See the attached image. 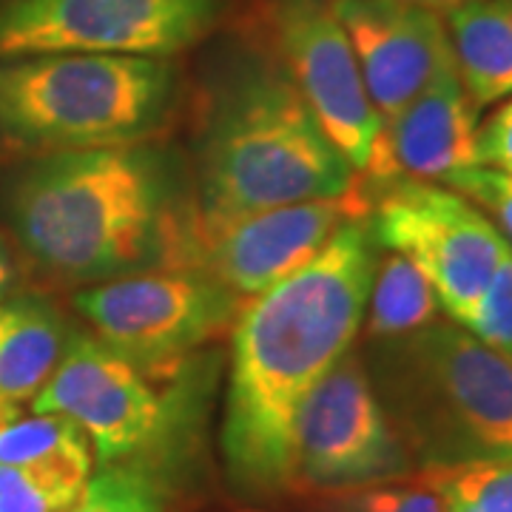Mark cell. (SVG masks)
<instances>
[{"label": "cell", "instance_id": "obj_10", "mask_svg": "<svg viewBox=\"0 0 512 512\" xmlns=\"http://www.w3.org/2000/svg\"><path fill=\"white\" fill-rule=\"evenodd\" d=\"M276 18L293 86L350 165L379 183L384 120L333 6L325 0H282Z\"/></svg>", "mask_w": 512, "mask_h": 512}, {"label": "cell", "instance_id": "obj_8", "mask_svg": "<svg viewBox=\"0 0 512 512\" xmlns=\"http://www.w3.org/2000/svg\"><path fill=\"white\" fill-rule=\"evenodd\" d=\"M220 9L222 0H0V60L177 55L208 35Z\"/></svg>", "mask_w": 512, "mask_h": 512}, {"label": "cell", "instance_id": "obj_20", "mask_svg": "<svg viewBox=\"0 0 512 512\" xmlns=\"http://www.w3.org/2000/svg\"><path fill=\"white\" fill-rule=\"evenodd\" d=\"M447 512H512V458L458 467H421Z\"/></svg>", "mask_w": 512, "mask_h": 512}, {"label": "cell", "instance_id": "obj_13", "mask_svg": "<svg viewBox=\"0 0 512 512\" xmlns=\"http://www.w3.org/2000/svg\"><path fill=\"white\" fill-rule=\"evenodd\" d=\"M365 89L382 120L419 97L444 69L456 66L444 20L404 0H333Z\"/></svg>", "mask_w": 512, "mask_h": 512}, {"label": "cell", "instance_id": "obj_5", "mask_svg": "<svg viewBox=\"0 0 512 512\" xmlns=\"http://www.w3.org/2000/svg\"><path fill=\"white\" fill-rule=\"evenodd\" d=\"M171 86L163 57H12L0 63V137L52 154L131 146L160 126Z\"/></svg>", "mask_w": 512, "mask_h": 512}, {"label": "cell", "instance_id": "obj_17", "mask_svg": "<svg viewBox=\"0 0 512 512\" xmlns=\"http://www.w3.org/2000/svg\"><path fill=\"white\" fill-rule=\"evenodd\" d=\"M365 311L370 339H396L436 322L441 302L430 279L407 256L387 251L376 262Z\"/></svg>", "mask_w": 512, "mask_h": 512}, {"label": "cell", "instance_id": "obj_4", "mask_svg": "<svg viewBox=\"0 0 512 512\" xmlns=\"http://www.w3.org/2000/svg\"><path fill=\"white\" fill-rule=\"evenodd\" d=\"M353 188L356 168L319 126L291 74L254 72L239 80L214 114L202 148L194 231Z\"/></svg>", "mask_w": 512, "mask_h": 512}, {"label": "cell", "instance_id": "obj_14", "mask_svg": "<svg viewBox=\"0 0 512 512\" xmlns=\"http://www.w3.org/2000/svg\"><path fill=\"white\" fill-rule=\"evenodd\" d=\"M476 103L456 66L382 123V177L444 185L476 163Z\"/></svg>", "mask_w": 512, "mask_h": 512}, {"label": "cell", "instance_id": "obj_11", "mask_svg": "<svg viewBox=\"0 0 512 512\" xmlns=\"http://www.w3.org/2000/svg\"><path fill=\"white\" fill-rule=\"evenodd\" d=\"M35 413L72 419L103 467L143 453L165 427V399L146 373L94 336H72L32 399Z\"/></svg>", "mask_w": 512, "mask_h": 512}, {"label": "cell", "instance_id": "obj_22", "mask_svg": "<svg viewBox=\"0 0 512 512\" xmlns=\"http://www.w3.org/2000/svg\"><path fill=\"white\" fill-rule=\"evenodd\" d=\"M66 512H163V498L140 470L109 464L89 476Z\"/></svg>", "mask_w": 512, "mask_h": 512}, {"label": "cell", "instance_id": "obj_16", "mask_svg": "<svg viewBox=\"0 0 512 512\" xmlns=\"http://www.w3.org/2000/svg\"><path fill=\"white\" fill-rule=\"evenodd\" d=\"M66 325L55 308L18 299L0 308V404L35 399L66 348Z\"/></svg>", "mask_w": 512, "mask_h": 512}, {"label": "cell", "instance_id": "obj_12", "mask_svg": "<svg viewBox=\"0 0 512 512\" xmlns=\"http://www.w3.org/2000/svg\"><path fill=\"white\" fill-rule=\"evenodd\" d=\"M370 205L373 200L353 188L339 197L268 208L214 231H194L191 225L194 268L239 299H254L308 265L345 222L370 217Z\"/></svg>", "mask_w": 512, "mask_h": 512}, {"label": "cell", "instance_id": "obj_7", "mask_svg": "<svg viewBox=\"0 0 512 512\" xmlns=\"http://www.w3.org/2000/svg\"><path fill=\"white\" fill-rule=\"evenodd\" d=\"M237 293L197 268H165L109 279L74 296L97 339L143 373H171L188 350L234 322Z\"/></svg>", "mask_w": 512, "mask_h": 512}, {"label": "cell", "instance_id": "obj_19", "mask_svg": "<svg viewBox=\"0 0 512 512\" xmlns=\"http://www.w3.org/2000/svg\"><path fill=\"white\" fill-rule=\"evenodd\" d=\"M311 512H447V507L427 470H419L359 487L325 490L311 504Z\"/></svg>", "mask_w": 512, "mask_h": 512}, {"label": "cell", "instance_id": "obj_23", "mask_svg": "<svg viewBox=\"0 0 512 512\" xmlns=\"http://www.w3.org/2000/svg\"><path fill=\"white\" fill-rule=\"evenodd\" d=\"M464 328L512 359V245L498 262L484 293L478 296L476 308L464 322Z\"/></svg>", "mask_w": 512, "mask_h": 512}, {"label": "cell", "instance_id": "obj_2", "mask_svg": "<svg viewBox=\"0 0 512 512\" xmlns=\"http://www.w3.org/2000/svg\"><path fill=\"white\" fill-rule=\"evenodd\" d=\"M9 214L23 248L69 279L194 268V220L177 217L165 163L137 143L37 160L12 188Z\"/></svg>", "mask_w": 512, "mask_h": 512}, {"label": "cell", "instance_id": "obj_15", "mask_svg": "<svg viewBox=\"0 0 512 512\" xmlns=\"http://www.w3.org/2000/svg\"><path fill=\"white\" fill-rule=\"evenodd\" d=\"M456 69L470 100L490 106L512 94V0H473L447 15Z\"/></svg>", "mask_w": 512, "mask_h": 512}, {"label": "cell", "instance_id": "obj_28", "mask_svg": "<svg viewBox=\"0 0 512 512\" xmlns=\"http://www.w3.org/2000/svg\"><path fill=\"white\" fill-rule=\"evenodd\" d=\"M239 512H256V510H239Z\"/></svg>", "mask_w": 512, "mask_h": 512}, {"label": "cell", "instance_id": "obj_3", "mask_svg": "<svg viewBox=\"0 0 512 512\" xmlns=\"http://www.w3.org/2000/svg\"><path fill=\"white\" fill-rule=\"evenodd\" d=\"M367 379L416 467L512 458V359L458 322L370 339Z\"/></svg>", "mask_w": 512, "mask_h": 512}, {"label": "cell", "instance_id": "obj_18", "mask_svg": "<svg viewBox=\"0 0 512 512\" xmlns=\"http://www.w3.org/2000/svg\"><path fill=\"white\" fill-rule=\"evenodd\" d=\"M0 464L60 470L69 476H92V444L66 416L35 413L32 419H0Z\"/></svg>", "mask_w": 512, "mask_h": 512}, {"label": "cell", "instance_id": "obj_27", "mask_svg": "<svg viewBox=\"0 0 512 512\" xmlns=\"http://www.w3.org/2000/svg\"><path fill=\"white\" fill-rule=\"evenodd\" d=\"M9 285H12V262H9V256L0 245V299H3V293L9 291Z\"/></svg>", "mask_w": 512, "mask_h": 512}, {"label": "cell", "instance_id": "obj_9", "mask_svg": "<svg viewBox=\"0 0 512 512\" xmlns=\"http://www.w3.org/2000/svg\"><path fill=\"white\" fill-rule=\"evenodd\" d=\"M390 427L365 359L350 348L313 384L293 419V487L342 490L413 473Z\"/></svg>", "mask_w": 512, "mask_h": 512}, {"label": "cell", "instance_id": "obj_24", "mask_svg": "<svg viewBox=\"0 0 512 512\" xmlns=\"http://www.w3.org/2000/svg\"><path fill=\"white\" fill-rule=\"evenodd\" d=\"M447 188L464 194L470 202L490 211L504 228V239L512 242V177L487 165H470L447 180Z\"/></svg>", "mask_w": 512, "mask_h": 512}, {"label": "cell", "instance_id": "obj_6", "mask_svg": "<svg viewBox=\"0 0 512 512\" xmlns=\"http://www.w3.org/2000/svg\"><path fill=\"white\" fill-rule=\"evenodd\" d=\"M370 231L384 251L407 256L430 279L447 316L464 325L510 242L476 202L439 183L390 180L370 205Z\"/></svg>", "mask_w": 512, "mask_h": 512}, {"label": "cell", "instance_id": "obj_25", "mask_svg": "<svg viewBox=\"0 0 512 512\" xmlns=\"http://www.w3.org/2000/svg\"><path fill=\"white\" fill-rule=\"evenodd\" d=\"M476 163L512 177V100L476 131Z\"/></svg>", "mask_w": 512, "mask_h": 512}, {"label": "cell", "instance_id": "obj_21", "mask_svg": "<svg viewBox=\"0 0 512 512\" xmlns=\"http://www.w3.org/2000/svg\"><path fill=\"white\" fill-rule=\"evenodd\" d=\"M86 481L60 470L0 464V512H66Z\"/></svg>", "mask_w": 512, "mask_h": 512}, {"label": "cell", "instance_id": "obj_1", "mask_svg": "<svg viewBox=\"0 0 512 512\" xmlns=\"http://www.w3.org/2000/svg\"><path fill=\"white\" fill-rule=\"evenodd\" d=\"M379 262L370 217L345 222L308 265L259 293L234 328L222 453L248 493L293 487V419L356 342Z\"/></svg>", "mask_w": 512, "mask_h": 512}, {"label": "cell", "instance_id": "obj_26", "mask_svg": "<svg viewBox=\"0 0 512 512\" xmlns=\"http://www.w3.org/2000/svg\"><path fill=\"white\" fill-rule=\"evenodd\" d=\"M404 3H413V6H421V9H430L436 15H450L453 9L464 6V3H473V0H404Z\"/></svg>", "mask_w": 512, "mask_h": 512}]
</instances>
